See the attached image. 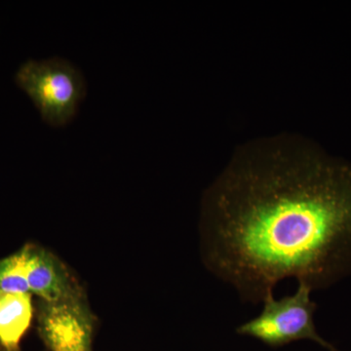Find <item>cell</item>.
Instances as JSON below:
<instances>
[{
  "instance_id": "1",
  "label": "cell",
  "mask_w": 351,
  "mask_h": 351,
  "mask_svg": "<svg viewBox=\"0 0 351 351\" xmlns=\"http://www.w3.org/2000/svg\"><path fill=\"white\" fill-rule=\"evenodd\" d=\"M200 242L243 302L286 278L331 287L351 276V166L297 136L244 145L203 195Z\"/></svg>"
},
{
  "instance_id": "2",
  "label": "cell",
  "mask_w": 351,
  "mask_h": 351,
  "mask_svg": "<svg viewBox=\"0 0 351 351\" xmlns=\"http://www.w3.org/2000/svg\"><path fill=\"white\" fill-rule=\"evenodd\" d=\"M14 80L38 108L43 121L53 127L64 126L75 119L86 96L82 71L64 58L27 60Z\"/></svg>"
},
{
  "instance_id": "3",
  "label": "cell",
  "mask_w": 351,
  "mask_h": 351,
  "mask_svg": "<svg viewBox=\"0 0 351 351\" xmlns=\"http://www.w3.org/2000/svg\"><path fill=\"white\" fill-rule=\"evenodd\" d=\"M0 293H25L40 301L86 297V292L68 265L40 245L25 244L0 258Z\"/></svg>"
},
{
  "instance_id": "4",
  "label": "cell",
  "mask_w": 351,
  "mask_h": 351,
  "mask_svg": "<svg viewBox=\"0 0 351 351\" xmlns=\"http://www.w3.org/2000/svg\"><path fill=\"white\" fill-rule=\"evenodd\" d=\"M311 291L313 289L306 284L299 283V288L293 295L280 300L269 295L263 302L262 313L240 325L237 334L257 339L272 348L311 339L330 351H336L316 331L314 313L317 306L311 301Z\"/></svg>"
},
{
  "instance_id": "5",
  "label": "cell",
  "mask_w": 351,
  "mask_h": 351,
  "mask_svg": "<svg viewBox=\"0 0 351 351\" xmlns=\"http://www.w3.org/2000/svg\"><path fill=\"white\" fill-rule=\"evenodd\" d=\"M36 327L48 351H93L97 318L86 297L36 302Z\"/></svg>"
},
{
  "instance_id": "6",
  "label": "cell",
  "mask_w": 351,
  "mask_h": 351,
  "mask_svg": "<svg viewBox=\"0 0 351 351\" xmlns=\"http://www.w3.org/2000/svg\"><path fill=\"white\" fill-rule=\"evenodd\" d=\"M36 313L34 295L25 293H0V348L21 351Z\"/></svg>"
},
{
  "instance_id": "7",
  "label": "cell",
  "mask_w": 351,
  "mask_h": 351,
  "mask_svg": "<svg viewBox=\"0 0 351 351\" xmlns=\"http://www.w3.org/2000/svg\"><path fill=\"white\" fill-rule=\"evenodd\" d=\"M0 351H4V350H2L1 348H0Z\"/></svg>"
}]
</instances>
